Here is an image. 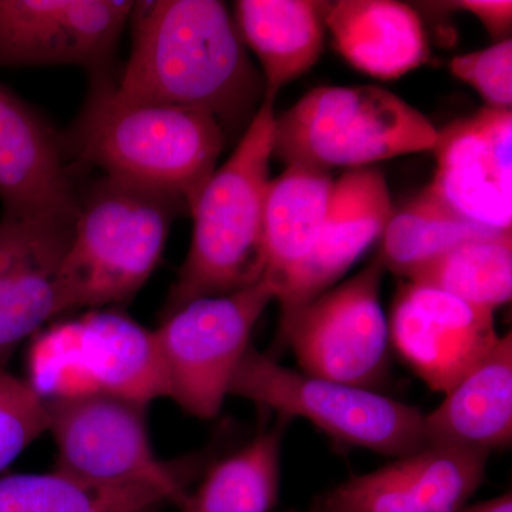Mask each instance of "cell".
<instances>
[{
  "instance_id": "1",
  "label": "cell",
  "mask_w": 512,
  "mask_h": 512,
  "mask_svg": "<svg viewBox=\"0 0 512 512\" xmlns=\"http://www.w3.org/2000/svg\"><path fill=\"white\" fill-rule=\"evenodd\" d=\"M133 47L117 92L207 111L222 130L252 120L265 99L235 20L217 0L134 3Z\"/></svg>"
},
{
  "instance_id": "2",
  "label": "cell",
  "mask_w": 512,
  "mask_h": 512,
  "mask_svg": "<svg viewBox=\"0 0 512 512\" xmlns=\"http://www.w3.org/2000/svg\"><path fill=\"white\" fill-rule=\"evenodd\" d=\"M63 141L69 160L173 195L190 212L217 168L225 133L207 111L130 100L99 79Z\"/></svg>"
},
{
  "instance_id": "3",
  "label": "cell",
  "mask_w": 512,
  "mask_h": 512,
  "mask_svg": "<svg viewBox=\"0 0 512 512\" xmlns=\"http://www.w3.org/2000/svg\"><path fill=\"white\" fill-rule=\"evenodd\" d=\"M275 99L266 96L231 156L192 201L190 249L163 316L194 299L244 291L265 274L264 211L274 157Z\"/></svg>"
},
{
  "instance_id": "4",
  "label": "cell",
  "mask_w": 512,
  "mask_h": 512,
  "mask_svg": "<svg viewBox=\"0 0 512 512\" xmlns=\"http://www.w3.org/2000/svg\"><path fill=\"white\" fill-rule=\"evenodd\" d=\"M187 205L173 195L103 177L79 192L60 271L63 316L130 302L160 264Z\"/></svg>"
},
{
  "instance_id": "5",
  "label": "cell",
  "mask_w": 512,
  "mask_h": 512,
  "mask_svg": "<svg viewBox=\"0 0 512 512\" xmlns=\"http://www.w3.org/2000/svg\"><path fill=\"white\" fill-rule=\"evenodd\" d=\"M437 138L423 113L383 87L325 86L276 117L274 157L286 167L357 170L431 151Z\"/></svg>"
},
{
  "instance_id": "6",
  "label": "cell",
  "mask_w": 512,
  "mask_h": 512,
  "mask_svg": "<svg viewBox=\"0 0 512 512\" xmlns=\"http://www.w3.org/2000/svg\"><path fill=\"white\" fill-rule=\"evenodd\" d=\"M26 367L43 400L106 394L148 406L167 397L153 330L117 308L49 323L30 339Z\"/></svg>"
},
{
  "instance_id": "7",
  "label": "cell",
  "mask_w": 512,
  "mask_h": 512,
  "mask_svg": "<svg viewBox=\"0 0 512 512\" xmlns=\"http://www.w3.org/2000/svg\"><path fill=\"white\" fill-rule=\"evenodd\" d=\"M47 433L56 446L55 471L104 487L156 488L181 504L188 485L214 460L212 453L160 460L151 446L147 406L106 394L45 400Z\"/></svg>"
},
{
  "instance_id": "8",
  "label": "cell",
  "mask_w": 512,
  "mask_h": 512,
  "mask_svg": "<svg viewBox=\"0 0 512 512\" xmlns=\"http://www.w3.org/2000/svg\"><path fill=\"white\" fill-rule=\"evenodd\" d=\"M229 396L242 397L278 416L308 420L330 439L387 457L427 447L424 414L392 397L289 369L249 346L232 377Z\"/></svg>"
},
{
  "instance_id": "9",
  "label": "cell",
  "mask_w": 512,
  "mask_h": 512,
  "mask_svg": "<svg viewBox=\"0 0 512 512\" xmlns=\"http://www.w3.org/2000/svg\"><path fill=\"white\" fill-rule=\"evenodd\" d=\"M274 301L262 279L244 291L194 299L163 316L153 332L167 399L195 419L218 417L256 323Z\"/></svg>"
},
{
  "instance_id": "10",
  "label": "cell",
  "mask_w": 512,
  "mask_h": 512,
  "mask_svg": "<svg viewBox=\"0 0 512 512\" xmlns=\"http://www.w3.org/2000/svg\"><path fill=\"white\" fill-rule=\"evenodd\" d=\"M386 268L376 256L279 325L303 373L376 390L390 372L389 323L380 302Z\"/></svg>"
},
{
  "instance_id": "11",
  "label": "cell",
  "mask_w": 512,
  "mask_h": 512,
  "mask_svg": "<svg viewBox=\"0 0 512 512\" xmlns=\"http://www.w3.org/2000/svg\"><path fill=\"white\" fill-rule=\"evenodd\" d=\"M494 313L407 281L387 319L390 343L427 387L446 394L500 338Z\"/></svg>"
},
{
  "instance_id": "12",
  "label": "cell",
  "mask_w": 512,
  "mask_h": 512,
  "mask_svg": "<svg viewBox=\"0 0 512 512\" xmlns=\"http://www.w3.org/2000/svg\"><path fill=\"white\" fill-rule=\"evenodd\" d=\"M133 8L117 0H0V66L74 64L99 72Z\"/></svg>"
},
{
  "instance_id": "13",
  "label": "cell",
  "mask_w": 512,
  "mask_h": 512,
  "mask_svg": "<svg viewBox=\"0 0 512 512\" xmlns=\"http://www.w3.org/2000/svg\"><path fill=\"white\" fill-rule=\"evenodd\" d=\"M433 191L467 220L512 228V110L484 109L439 131Z\"/></svg>"
},
{
  "instance_id": "14",
  "label": "cell",
  "mask_w": 512,
  "mask_h": 512,
  "mask_svg": "<svg viewBox=\"0 0 512 512\" xmlns=\"http://www.w3.org/2000/svg\"><path fill=\"white\" fill-rule=\"evenodd\" d=\"M488 457L429 446L336 485L309 512H460L483 483Z\"/></svg>"
},
{
  "instance_id": "15",
  "label": "cell",
  "mask_w": 512,
  "mask_h": 512,
  "mask_svg": "<svg viewBox=\"0 0 512 512\" xmlns=\"http://www.w3.org/2000/svg\"><path fill=\"white\" fill-rule=\"evenodd\" d=\"M63 136L0 84V202L5 218L73 225L74 188Z\"/></svg>"
},
{
  "instance_id": "16",
  "label": "cell",
  "mask_w": 512,
  "mask_h": 512,
  "mask_svg": "<svg viewBox=\"0 0 512 512\" xmlns=\"http://www.w3.org/2000/svg\"><path fill=\"white\" fill-rule=\"evenodd\" d=\"M73 225L0 220V369L25 340L62 318L60 271Z\"/></svg>"
},
{
  "instance_id": "17",
  "label": "cell",
  "mask_w": 512,
  "mask_h": 512,
  "mask_svg": "<svg viewBox=\"0 0 512 512\" xmlns=\"http://www.w3.org/2000/svg\"><path fill=\"white\" fill-rule=\"evenodd\" d=\"M393 212L389 185L377 168L348 170L335 180L312 254L288 301L281 305L279 325L343 278L382 238Z\"/></svg>"
},
{
  "instance_id": "18",
  "label": "cell",
  "mask_w": 512,
  "mask_h": 512,
  "mask_svg": "<svg viewBox=\"0 0 512 512\" xmlns=\"http://www.w3.org/2000/svg\"><path fill=\"white\" fill-rule=\"evenodd\" d=\"M325 28L343 59L359 72L394 80L429 60L426 29L412 6L396 0L325 2Z\"/></svg>"
},
{
  "instance_id": "19",
  "label": "cell",
  "mask_w": 512,
  "mask_h": 512,
  "mask_svg": "<svg viewBox=\"0 0 512 512\" xmlns=\"http://www.w3.org/2000/svg\"><path fill=\"white\" fill-rule=\"evenodd\" d=\"M427 447L491 451L512 441V335L497 343L437 409L424 414Z\"/></svg>"
},
{
  "instance_id": "20",
  "label": "cell",
  "mask_w": 512,
  "mask_h": 512,
  "mask_svg": "<svg viewBox=\"0 0 512 512\" xmlns=\"http://www.w3.org/2000/svg\"><path fill=\"white\" fill-rule=\"evenodd\" d=\"M329 171L288 165L269 183L264 211V278L279 306L301 278L332 195Z\"/></svg>"
},
{
  "instance_id": "21",
  "label": "cell",
  "mask_w": 512,
  "mask_h": 512,
  "mask_svg": "<svg viewBox=\"0 0 512 512\" xmlns=\"http://www.w3.org/2000/svg\"><path fill=\"white\" fill-rule=\"evenodd\" d=\"M325 2L239 0L235 25L242 43L261 64L265 97L309 72L325 45Z\"/></svg>"
},
{
  "instance_id": "22",
  "label": "cell",
  "mask_w": 512,
  "mask_h": 512,
  "mask_svg": "<svg viewBox=\"0 0 512 512\" xmlns=\"http://www.w3.org/2000/svg\"><path fill=\"white\" fill-rule=\"evenodd\" d=\"M291 420L278 416L244 446L214 458L180 512H274L281 491L282 444Z\"/></svg>"
},
{
  "instance_id": "23",
  "label": "cell",
  "mask_w": 512,
  "mask_h": 512,
  "mask_svg": "<svg viewBox=\"0 0 512 512\" xmlns=\"http://www.w3.org/2000/svg\"><path fill=\"white\" fill-rule=\"evenodd\" d=\"M494 229L467 220L427 187L394 211L382 235L379 258L384 268L410 278L421 266L467 239L493 234Z\"/></svg>"
},
{
  "instance_id": "24",
  "label": "cell",
  "mask_w": 512,
  "mask_h": 512,
  "mask_svg": "<svg viewBox=\"0 0 512 512\" xmlns=\"http://www.w3.org/2000/svg\"><path fill=\"white\" fill-rule=\"evenodd\" d=\"M407 281L495 312L511 301L512 231L467 239L421 266Z\"/></svg>"
},
{
  "instance_id": "25",
  "label": "cell",
  "mask_w": 512,
  "mask_h": 512,
  "mask_svg": "<svg viewBox=\"0 0 512 512\" xmlns=\"http://www.w3.org/2000/svg\"><path fill=\"white\" fill-rule=\"evenodd\" d=\"M160 504L170 500L156 488L104 487L55 470L0 478V512H138Z\"/></svg>"
},
{
  "instance_id": "26",
  "label": "cell",
  "mask_w": 512,
  "mask_h": 512,
  "mask_svg": "<svg viewBox=\"0 0 512 512\" xmlns=\"http://www.w3.org/2000/svg\"><path fill=\"white\" fill-rule=\"evenodd\" d=\"M45 433V400L26 380L0 369V474Z\"/></svg>"
},
{
  "instance_id": "27",
  "label": "cell",
  "mask_w": 512,
  "mask_h": 512,
  "mask_svg": "<svg viewBox=\"0 0 512 512\" xmlns=\"http://www.w3.org/2000/svg\"><path fill=\"white\" fill-rule=\"evenodd\" d=\"M450 70L457 79L467 83L493 109H511L512 104V42L454 57Z\"/></svg>"
},
{
  "instance_id": "28",
  "label": "cell",
  "mask_w": 512,
  "mask_h": 512,
  "mask_svg": "<svg viewBox=\"0 0 512 512\" xmlns=\"http://www.w3.org/2000/svg\"><path fill=\"white\" fill-rule=\"evenodd\" d=\"M434 8L450 10H464L483 23L487 32L495 39H510L512 2L510 0H458V2L431 3Z\"/></svg>"
},
{
  "instance_id": "29",
  "label": "cell",
  "mask_w": 512,
  "mask_h": 512,
  "mask_svg": "<svg viewBox=\"0 0 512 512\" xmlns=\"http://www.w3.org/2000/svg\"><path fill=\"white\" fill-rule=\"evenodd\" d=\"M460 512H512V495L510 491L500 497L491 498L474 505H466Z\"/></svg>"
},
{
  "instance_id": "30",
  "label": "cell",
  "mask_w": 512,
  "mask_h": 512,
  "mask_svg": "<svg viewBox=\"0 0 512 512\" xmlns=\"http://www.w3.org/2000/svg\"><path fill=\"white\" fill-rule=\"evenodd\" d=\"M164 507L165 504L153 505V507H148L146 508V510H141L138 512H161V510H163Z\"/></svg>"
}]
</instances>
